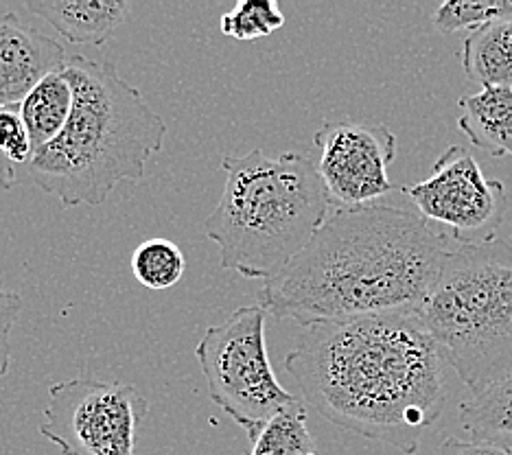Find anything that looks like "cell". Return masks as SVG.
I'll return each instance as SVG.
<instances>
[{
    "label": "cell",
    "mask_w": 512,
    "mask_h": 455,
    "mask_svg": "<svg viewBox=\"0 0 512 455\" xmlns=\"http://www.w3.org/2000/svg\"><path fill=\"white\" fill-rule=\"evenodd\" d=\"M440 346L414 313L302 331L285 370L329 423L414 455L445 410Z\"/></svg>",
    "instance_id": "6da1fadb"
},
{
    "label": "cell",
    "mask_w": 512,
    "mask_h": 455,
    "mask_svg": "<svg viewBox=\"0 0 512 455\" xmlns=\"http://www.w3.org/2000/svg\"><path fill=\"white\" fill-rule=\"evenodd\" d=\"M449 252L447 237L418 210L333 208L307 248L265 280L256 298L274 318L302 329L416 313Z\"/></svg>",
    "instance_id": "7a4b0ae2"
},
{
    "label": "cell",
    "mask_w": 512,
    "mask_h": 455,
    "mask_svg": "<svg viewBox=\"0 0 512 455\" xmlns=\"http://www.w3.org/2000/svg\"><path fill=\"white\" fill-rule=\"evenodd\" d=\"M64 73L75 92L71 119L49 147L16 167L18 182L57 197L64 208L101 206L121 182L145 180L167 123L108 60L68 55Z\"/></svg>",
    "instance_id": "3957f363"
},
{
    "label": "cell",
    "mask_w": 512,
    "mask_h": 455,
    "mask_svg": "<svg viewBox=\"0 0 512 455\" xmlns=\"http://www.w3.org/2000/svg\"><path fill=\"white\" fill-rule=\"evenodd\" d=\"M224 191L208 219L206 237L217 243L224 270L270 280L316 237L333 206L318 167L302 154L221 160Z\"/></svg>",
    "instance_id": "277c9868"
},
{
    "label": "cell",
    "mask_w": 512,
    "mask_h": 455,
    "mask_svg": "<svg viewBox=\"0 0 512 455\" xmlns=\"http://www.w3.org/2000/svg\"><path fill=\"white\" fill-rule=\"evenodd\" d=\"M416 318L447 364L477 394L512 370V245L502 239L451 248Z\"/></svg>",
    "instance_id": "5b68a950"
},
{
    "label": "cell",
    "mask_w": 512,
    "mask_h": 455,
    "mask_svg": "<svg viewBox=\"0 0 512 455\" xmlns=\"http://www.w3.org/2000/svg\"><path fill=\"white\" fill-rule=\"evenodd\" d=\"M267 315L261 305L241 307L208 326L195 348L211 401L252 442L272 418L302 403L274 375L265 344Z\"/></svg>",
    "instance_id": "8992f818"
},
{
    "label": "cell",
    "mask_w": 512,
    "mask_h": 455,
    "mask_svg": "<svg viewBox=\"0 0 512 455\" xmlns=\"http://www.w3.org/2000/svg\"><path fill=\"white\" fill-rule=\"evenodd\" d=\"M149 401L130 383L77 377L51 385L40 434L62 455H136Z\"/></svg>",
    "instance_id": "52a82bcc"
},
{
    "label": "cell",
    "mask_w": 512,
    "mask_h": 455,
    "mask_svg": "<svg viewBox=\"0 0 512 455\" xmlns=\"http://www.w3.org/2000/svg\"><path fill=\"white\" fill-rule=\"evenodd\" d=\"M432 224L447 226L458 243H484L506 215V186L486 178L480 162L460 145H451L434 162L429 178L401 189Z\"/></svg>",
    "instance_id": "ba28073f"
},
{
    "label": "cell",
    "mask_w": 512,
    "mask_h": 455,
    "mask_svg": "<svg viewBox=\"0 0 512 455\" xmlns=\"http://www.w3.org/2000/svg\"><path fill=\"white\" fill-rule=\"evenodd\" d=\"M318 173L333 208L370 206L394 191L388 167L397 136L381 123H324L313 134Z\"/></svg>",
    "instance_id": "9c48e42d"
},
{
    "label": "cell",
    "mask_w": 512,
    "mask_h": 455,
    "mask_svg": "<svg viewBox=\"0 0 512 455\" xmlns=\"http://www.w3.org/2000/svg\"><path fill=\"white\" fill-rule=\"evenodd\" d=\"M68 62L64 46L14 11L0 16V105H20L44 77Z\"/></svg>",
    "instance_id": "30bf717a"
},
{
    "label": "cell",
    "mask_w": 512,
    "mask_h": 455,
    "mask_svg": "<svg viewBox=\"0 0 512 455\" xmlns=\"http://www.w3.org/2000/svg\"><path fill=\"white\" fill-rule=\"evenodd\" d=\"M27 9L71 44H106L132 16L127 0H29Z\"/></svg>",
    "instance_id": "8fae6325"
},
{
    "label": "cell",
    "mask_w": 512,
    "mask_h": 455,
    "mask_svg": "<svg viewBox=\"0 0 512 455\" xmlns=\"http://www.w3.org/2000/svg\"><path fill=\"white\" fill-rule=\"evenodd\" d=\"M458 130L493 158H512V88H482L458 99Z\"/></svg>",
    "instance_id": "7c38bea8"
},
{
    "label": "cell",
    "mask_w": 512,
    "mask_h": 455,
    "mask_svg": "<svg viewBox=\"0 0 512 455\" xmlns=\"http://www.w3.org/2000/svg\"><path fill=\"white\" fill-rule=\"evenodd\" d=\"M73 101V84L62 68L57 70V73L44 77L40 84L29 92L27 99L20 103L22 121H25L31 136L33 156L44 147H49L53 140L64 132L68 119H71Z\"/></svg>",
    "instance_id": "4fadbf2b"
},
{
    "label": "cell",
    "mask_w": 512,
    "mask_h": 455,
    "mask_svg": "<svg viewBox=\"0 0 512 455\" xmlns=\"http://www.w3.org/2000/svg\"><path fill=\"white\" fill-rule=\"evenodd\" d=\"M462 427L475 442L512 453V370L458 407Z\"/></svg>",
    "instance_id": "5bb4252c"
},
{
    "label": "cell",
    "mask_w": 512,
    "mask_h": 455,
    "mask_svg": "<svg viewBox=\"0 0 512 455\" xmlns=\"http://www.w3.org/2000/svg\"><path fill=\"white\" fill-rule=\"evenodd\" d=\"M460 62L473 84L512 88V20L469 33L462 44Z\"/></svg>",
    "instance_id": "9a60e30c"
},
{
    "label": "cell",
    "mask_w": 512,
    "mask_h": 455,
    "mask_svg": "<svg viewBox=\"0 0 512 455\" xmlns=\"http://www.w3.org/2000/svg\"><path fill=\"white\" fill-rule=\"evenodd\" d=\"M307 418L305 403H298L292 410L278 414L256 436L250 455H318Z\"/></svg>",
    "instance_id": "2e32d148"
},
{
    "label": "cell",
    "mask_w": 512,
    "mask_h": 455,
    "mask_svg": "<svg viewBox=\"0 0 512 455\" xmlns=\"http://www.w3.org/2000/svg\"><path fill=\"white\" fill-rule=\"evenodd\" d=\"M186 272V259L178 243L169 239H147L132 254V274L147 289L162 291L176 287Z\"/></svg>",
    "instance_id": "e0dca14e"
},
{
    "label": "cell",
    "mask_w": 512,
    "mask_h": 455,
    "mask_svg": "<svg viewBox=\"0 0 512 455\" xmlns=\"http://www.w3.org/2000/svg\"><path fill=\"white\" fill-rule=\"evenodd\" d=\"M512 20V0H449L434 11V29L438 33L480 31L495 22Z\"/></svg>",
    "instance_id": "ac0fdd59"
},
{
    "label": "cell",
    "mask_w": 512,
    "mask_h": 455,
    "mask_svg": "<svg viewBox=\"0 0 512 455\" xmlns=\"http://www.w3.org/2000/svg\"><path fill=\"white\" fill-rule=\"evenodd\" d=\"M285 25V14L274 0H239L232 11L221 16L219 29L241 42L267 38Z\"/></svg>",
    "instance_id": "d6986e66"
},
{
    "label": "cell",
    "mask_w": 512,
    "mask_h": 455,
    "mask_svg": "<svg viewBox=\"0 0 512 455\" xmlns=\"http://www.w3.org/2000/svg\"><path fill=\"white\" fill-rule=\"evenodd\" d=\"M0 154L16 167L27 165L33 158V145L20 105H0Z\"/></svg>",
    "instance_id": "ffe728a7"
},
{
    "label": "cell",
    "mask_w": 512,
    "mask_h": 455,
    "mask_svg": "<svg viewBox=\"0 0 512 455\" xmlns=\"http://www.w3.org/2000/svg\"><path fill=\"white\" fill-rule=\"evenodd\" d=\"M22 311V298L9 291L0 278V377H5L11 366V329Z\"/></svg>",
    "instance_id": "44dd1931"
},
{
    "label": "cell",
    "mask_w": 512,
    "mask_h": 455,
    "mask_svg": "<svg viewBox=\"0 0 512 455\" xmlns=\"http://www.w3.org/2000/svg\"><path fill=\"white\" fill-rule=\"evenodd\" d=\"M440 455H512L504 449H497L491 445H484V442L475 440H460V438H447L438 447Z\"/></svg>",
    "instance_id": "7402d4cb"
},
{
    "label": "cell",
    "mask_w": 512,
    "mask_h": 455,
    "mask_svg": "<svg viewBox=\"0 0 512 455\" xmlns=\"http://www.w3.org/2000/svg\"><path fill=\"white\" fill-rule=\"evenodd\" d=\"M16 182H18L16 165H14V162H9L3 154H0V191L14 189Z\"/></svg>",
    "instance_id": "603a6c76"
}]
</instances>
